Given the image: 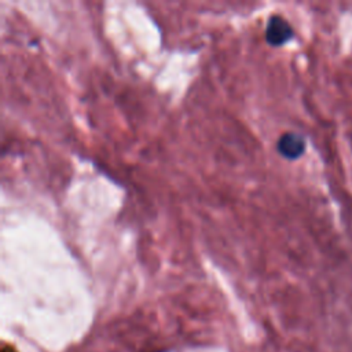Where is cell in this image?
Wrapping results in <instances>:
<instances>
[{"instance_id": "cell-2", "label": "cell", "mask_w": 352, "mask_h": 352, "mask_svg": "<svg viewBox=\"0 0 352 352\" xmlns=\"http://www.w3.org/2000/svg\"><path fill=\"white\" fill-rule=\"evenodd\" d=\"M305 139L297 132L283 133L276 143L278 153L286 160H297L305 151Z\"/></svg>"}, {"instance_id": "cell-1", "label": "cell", "mask_w": 352, "mask_h": 352, "mask_svg": "<svg viewBox=\"0 0 352 352\" xmlns=\"http://www.w3.org/2000/svg\"><path fill=\"white\" fill-rule=\"evenodd\" d=\"M294 36L292 25L280 15L270 16L265 26V41L270 45L280 47Z\"/></svg>"}]
</instances>
